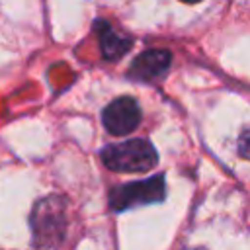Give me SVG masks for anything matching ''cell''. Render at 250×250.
<instances>
[{
	"label": "cell",
	"mask_w": 250,
	"mask_h": 250,
	"mask_svg": "<svg viewBox=\"0 0 250 250\" xmlns=\"http://www.w3.org/2000/svg\"><path fill=\"white\" fill-rule=\"evenodd\" d=\"M104 164L113 172H146L156 166V148L145 139H129L102 148Z\"/></svg>",
	"instance_id": "obj_1"
},
{
	"label": "cell",
	"mask_w": 250,
	"mask_h": 250,
	"mask_svg": "<svg viewBox=\"0 0 250 250\" xmlns=\"http://www.w3.org/2000/svg\"><path fill=\"white\" fill-rule=\"evenodd\" d=\"M66 201L59 195L43 197L35 203L29 215V227L37 246H55L64 236L66 229Z\"/></svg>",
	"instance_id": "obj_2"
},
{
	"label": "cell",
	"mask_w": 250,
	"mask_h": 250,
	"mask_svg": "<svg viewBox=\"0 0 250 250\" xmlns=\"http://www.w3.org/2000/svg\"><path fill=\"white\" fill-rule=\"evenodd\" d=\"M166 195V186H164V176H150L141 182H131L117 186L109 191V207L113 211H125L131 207L139 205H150L162 201Z\"/></svg>",
	"instance_id": "obj_3"
},
{
	"label": "cell",
	"mask_w": 250,
	"mask_h": 250,
	"mask_svg": "<svg viewBox=\"0 0 250 250\" xmlns=\"http://www.w3.org/2000/svg\"><path fill=\"white\" fill-rule=\"evenodd\" d=\"M102 121L111 135H117V137L127 135L137 129L141 121V107L135 98H129V96L115 98L104 107Z\"/></svg>",
	"instance_id": "obj_4"
},
{
	"label": "cell",
	"mask_w": 250,
	"mask_h": 250,
	"mask_svg": "<svg viewBox=\"0 0 250 250\" xmlns=\"http://www.w3.org/2000/svg\"><path fill=\"white\" fill-rule=\"evenodd\" d=\"M170 61H172V55L166 49H150V51H145L143 55H139L131 62L129 76L135 78V80H145V82L156 80L158 76H162L168 70Z\"/></svg>",
	"instance_id": "obj_5"
},
{
	"label": "cell",
	"mask_w": 250,
	"mask_h": 250,
	"mask_svg": "<svg viewBox=\"0 0 250 250\" xmlns=\"http://www.w3.org/2000/svg\"><path fill=\"white\" fill-rule=\"evenodd\" d=\"M94 29L100 37V47H102V55L107 61H117L121 55H125L131 47V39L127 35L117 33L107 21L98 20L94 23Z\"/></svg>",
	"instance_id": "obj_6"
},
{
	"label": "cell",
	"mask_w": 250,
	"mask_h": 250,
	"mask_svg": "<svg viewBox=\"0 0 250 250\" xmlns=\"http://www.w3.org/2000/svg\"><path fill=\"white\" fill-rule=\"evenodd\" d=\"M182 2H186V4H195V2H199V0H182Z\"/></svg>",
	"instance_id": "obj_7"
},
{
	"label": "cell",
	"mask_w": 250,
	"mask_h": 250,
	"mask_svg": "<svg viewBox=\"0 0 250 250\" xmlns=\"http://www.w3.org/2000/svg\"><path fill=\"white\" fill-rule=\"evenodd\" d=\"M191 250H205V248H191Z\"/></svg>",
	"instance_id": "obj_8"
}]
</instances>
